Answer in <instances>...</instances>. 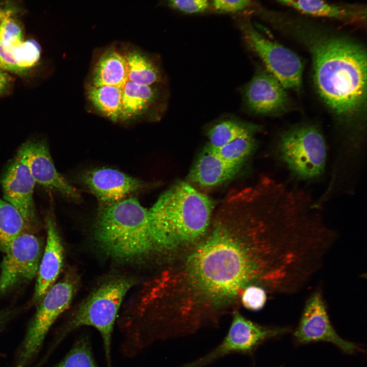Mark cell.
I'll return each instance as SVG.
<instances>
[{
    "label": "cell",
    "mask_w": 367,
    "mask_h": 367,
    "mask_svg": "<svg viewBox=\"0 0 367 367\" xmlns=\"http://www.w3.org/2000/svg\"><path fill=\"white\" fill-rule=\"evenodd\" d=\"M92 234L99 250L116 263L143 265L156 257L149 209L136 197L99 206Z\"/></svg>",
    "instance_id": "cell-3"
},
{
    "label": "cell",
    "mask_w": 367,
    "mask_h": 367,
    "mask_svg": "<svg viewBox=\"0 0 367 367\" xmlns=\"http://www.w3.org/2000/svg\"><path fill=\"white\" fill-rule=\"evenodd\" d=\"M12 77L8 73L0 69V96L10 87Z\"/></svg>",
    "instance_id": "cell-31"
},
{
    "label": "cell",
    "mask_w": 367,
    "mask_h": 367,
    "mask_svg": "<svg viewBox=\"0 0 367 367\" xmlns=\"http://www.w3.org/2000/svg\"><path fill=\"white\" fill-rule=\"evenodd\" d=\"M158 95V89L153 85L127 81L122 87L120 121L132 120L144 114L154 103Z\"/></svg>",
    "instance_id": "cell-21"
},
{
    "label": "cell",
    "mask_w": 367,
    "mask_h": 367,
    "mask_svg": "<svg viewBox=\"0 0 367 367\" xmlns=\"http://www.w3.org/2000/svg\"><path fill=\"white\" fill-rule=\"evenodd\" d=\"M173 8L187 13L204 11L208 7V0H167Z\"/></svg>",
    "instance_id": "cell-29"
},
{
    "label": "cell",
    "mask_w": 367,
    "mask_h": 367,
    "mask_svg": "<svg viewBox=\"0 0 367 367\" xmlns=\"http://www.w3.org/2000/svg\"><path fill=\"white\" fill-rule=\"evenodd\" d=\"M244 95L249 108L257 114L280 115L291 106L286 89L266 68L254 74L245 88Z\"/></svg>",
    "instance_id": "cell-15"
},
{
    "label": "cell",
    "mask_w": 367,
    "mask_h": 367,
    "mask_svg": "<svg viewBox=\"0 0 367 367\" xmlns=\"http://www.w3.org/2000/svg\"><path fill=\"white\" fill-rule=\"evenodd\" d=\"M245 40L251 50L286 89L301 90L303 65L300 58L291 49L267 39L250 23L242 27Z\"/></svg>",
    "instance_id": "cell-8"
},
{
    "label": "cell",
    "mask_w": 367,
    "mask_h": 367,
    "mask_svg": "<svg viewBox=\"0 0 367 367\" xmlns=\"http://www.w3.org/2000/svg\"><path fill=\"white\" fill-rule=\"evenodd\" d=\"M267 294V292L259 286H250L242 293L241 301L243 305L249 310H259L266 303Z\"/></svg>",
    "instance_id": "cell-28"
},
{
    "label": "cell",
    "mask_w": 367,
    "mask_h": 367,
    "mask_svg": "<svg viewBox=\"0 0 367 367\" xmlns=\"http://www.w3.org/2000/svg\"><path fill=\"white\" fill-rule=\"evenodd\" d=\"M286 328L263 326L235 312L228 332L222 342L207 354L184 367H205L232 354H249L267 339L287 332Z\"/></svg>",
    "instance_id": "cell-10"
},
{
    "label": "cell",
    "mask_w": 367,
    "mask_h": 367,
    "mask_svg": "<svg viewBox=\"0 0 367 367\" xmlns=\"http://www.w3.org/2000/svg\"><path fill=\"white\" fill-rule=\"evenodd\" d=\"M52 367H98L89 337L78 338L65 356Z\"/></svg>",
    "instance_id": "cell-27"
},
{
    "label": "cell",
    "mask_w": 367,
    "mask_h": 367,
    "mask_svg": "<svg viewBox=\"0 0 367 367\" xmlns=\"http://www.w3.org/2000/svg\"><path fill=\"white\" fill-rule=\"evenodd\" d=\"M310 15L332 18L347 23H363L366 8L363 5H335L323 0H278Z\"/></svg>",
    "instance_id": "cell-17"
},
{
    "label": "cell",
    "mask_w": 367,
    "mask_h": 367,
    "mask_svg": "<svg viewBox=\"0 0 367 367\" xmlns=\"http://www.w3.org/2000/svg\"><path fill=\"white\" fill-rule=\"evenodd\" d=\"M255 134L237 138L219 148H209L222 160L231 163L242 164L253 152L255 145Z\"/></svg>",
    "instance_id": "cell-26"
},
{
    "label": "cell",
    "mask_w": 367,
    "mask_h": 367,
    "mask_svg": "<svg viewBox=\"0 0 367 367\" xmlns=\"http://www.w3.org/2000/svg\"><path fill=\"white\" fill-rule=\"evenodd\" d=\"M2 20H0V23H1V22Z\"/></svg>",
    "instance_id": "cell-34"
},
{
    "label": "cell",
    "mask_w": 367,
    "mask_h": 367,
    "mask_svg": "<svg viewBox=\"0 0 367 367\" xmlns=\"http://www.w3.org/2000/svg\"><path fill=\"white\" fill-rule=\"evenodd\" d=\"M28 166L36 183L74 201L81 200L79 192L56 169L47 143L31 139L19 147L17 155Z\"/></svg>",
    "instance_id": "cell-12"
},
{
    "label": "cell",
    "mask_w": 367,
    "mask_h": 367,
    "mask_svg": "<svg viewBox=\"0 0 367 367\" xmlns=\"http://www.w3.org/2000/svg\"><path fill=\"white\" fill-rule=\"evenodd\" d=\"M4 199L19 213L33 232L39 228L34 201L36 182L20 158L16 156L8 164L1 178Z\"/></svg>",
    "instance_id": "cell-11"
},
{
    "label": "cell",
    "mask_w": 367,
    "mask_h": 367,
    "mask_svg": "<svg viewBox=\"0 0 367 367\" xmlns=\"http://www.w3.org/2000/svg\"><path fill=\"white\" fill-rule=\"evenodd\" d=\"M40 57V47L35 41L0 39V69L24 74L34 67Z\"/></svg>",
    "instance_id": "cell-18"
},
{
    "label": "cell",
    "mask_w": 367,
    "mask_h": 367,
    "mask_svg": "<svg viewBox=\"0 0 367 367\" xmlns=\"http://www.w3.org/2000/svg\"><path fill=\"white\" fill-rule=\"evenodd\" d=\"M10 11H3L0 9V20H3Z\"/></svg>",
    "instance_id": "cell-33"
},
{
    "label": "cell",
    "mask_w": 367,
    "mask_h": 367,
    "mask_svg": "<svg viewBox=\"0 0 367 367\" xmlns=\"http://www.w3.org/2000/svg\"><path fill=\"white\" fill-rule=\"evenodd\" d=\"M46 241L41 258L33 302L37 304L55 283L63 265L64 247L55 216L49 212L45 218Z\"/></svg>",
    "instance_id": "cell-16"
},
{
    "label": "cell",
    "mask_w": 367,
    "mask_h": 367,
    "mask_svg": "<svg viewBox=\"0 0 367 367\" xmlns=\"http://www.w3.org/2000/svg\"><path fill=\"white\" fill-rule=\"evenodd\" d=\"M200 242L156 279L171 318L189 330L255 285L280 294L288 275L285 239L268 218L244 206L226 205Z\"/></svg>",
    "instance_id": "cell-1"
},
{
    "label": "cell",
    "mask_w": 367,
    "mask_h": 367,
    "mask_svg": "<svg viewBox=\"0 0 367 367\" xmlns=\"http://www.w3.org/2000/svg\"><path fill=\"white\" fill-rule=\"evenodd\" d=\"M43 251V242L35 233H22L11 242L0 264V294L37 276Z\"/></svg>",
    "instance_id": "cell-9"
},
{
    "label": "cell",
    "mask_w": 367,
    "mask_h": 367,
    "mask_svg": "<svg viewBox=\"0 0 367 367\" xmlns=\"http://www.w3.org/2000/svg\"><path fill=\"white\" fill-rule=\"evenodd\" d=\"M128 81L142 85H153L161 80L158 66L148 57L138 50L125 55Z\"/></svg>",
    "instance_id": "cell-23"
},
{
    "label": "cell",
    "mask_w": 367,
    "mask_h": 367,
    "mask_svg": "<svg viewBox=\"0 0 367 367\" xmlns=\"http://www.w3.org/2000/svg\"><path fill=\"white\" fill-rule=\"evenodd\" d=\"M27 232L34 233L18 211L0 198V250L4 253L16 237Z\"/></svg>",
    "instance_id": "cell-24"
},
{
    "label": "cell",
    "mask_w": 367,
    "mask_h": 367,
    "mask_svg": "<svg viewBox=\"0 0 367 367\" xmlns=\"http://www.w3.org/2000/svg\"><path fill=\"white\" fill-rule=\"evenodd\" d=\"M211 199L185 182L164 192L149 208L157 256L199 240L209 225Z\"/></svg>",
    "instance_id": "cell-4"
},
{
    "label": "cell",
    "mask_w": 367,
    "mask_h": 367,
    "mask_svg": "<svg viewBox=\"0 0 367 367\" xmlns=\"http://www.w3.org/2000/svg\"><path fill=\"white\" fill-rule=\"evenodd\" d=\"M125 55L114 48L105 50L95 64L90 84L122 88L127 80Z\"/></svg>",
    "instance_id": "cell-20"
},
{
    "label": "cell",
    "mask_w": 367,
    "mask_h": 367,
    "mask_svg": "<svg viewBox=\"0 0 367 367\" xmlns=\"http://www.w3.org/2000/svg\"><path fill=\"white\" fill-rule=\"evenodd\" d=\"M214 8L222 12H235L246 8L250 0H212Z\"/></svg>",
    "instance_id": "cell-30"
},
{
    "label": "cell",
    "mask_w": 367,
    "mask_h": 367,
    "mask_svg": "<svg viewBox=\"0 0 367 367\" xmlns=\"http://www.w3.org/2000/svg\"><path fill=\"white\" fill-rule=\"evenodd\" d=\"M241 165L222 160L207 146L193 167L190 177L201 186L214 187L232 178Z\"/></svg>",
    "instance_id": "cell-19"
},
{
    "label": "cell",
    "mask_w": 367,
    "mask_h": 367,
    "mask_svg": "<svg viewBox=\"0 0 367 367\" xmlns=\"http://www.w3.org/2000/svg\"><path fill=\"white\" fill-rule=\"evenodd\" d=\"M275 152L298 179H315L324 172L326 142L320 130L313 124L298 125L283 132L277 140Z\"/></svg>",
    "instance_id": "cell-7"
},
{
    "label": "cell",
    "mask_w": 367,
    "mask_h": 367,
    "mask_svg": "<svg viewBox=\"0 0 367 367\" xmlns=\"http://www.w3.org/2000/svg\"><path fill=\"white\" fill-rule=\"evenodd\" d=\"M87 97L95 109L111 120L120 121L122 98V88L114 86L87 87Z\"/></svg>",
    "instance_id": "cell-22"
},
{
    "label": "cell",
    "mask_w": 367,
    "mask_h": 367,
    "mask_svg": "<svg viewBox=\"0 0 367 367\" xmlns=\"http://www.w3.org/2000/svg\"><path fill=\"white\" fill-rule=\"evenodd\" d=\"M126 275L109 277L98 285L79 304L69 321L59 330L47 356L70 332L84 326L99 332L103 342L107 367H112V335L117 316L127 292L136 283Z\"/></svg>",
    "instance_id": "cell-5"
},
{
    "label": "cell",
    "mask_w": 367,
    "mask_h": 367,
    "mask_svg": "<svg viewBox=\"0 0 367 367\" xmlns=\"http://www.w3.org/2000/svg\"><path fill=\"white\" fill-rule=\"evenodd\" d=\"M10 314L8 313L0 314V328L5 323L6 321L9 318Z\"/></svg>",
    "instance_id": "cell-32"
},
{
    "label": "cell",
    "mask_w": 367,
    "mask_h": 367,
    "mask_svg": "<svg viewBox=\"0 0 367 367\" xmlns=\"http://www.w3.org/2000/svg\"><path fill=\"white\" fill-rule=\"evenodd\" d=\"M79 180L96 197L99 206L119 201L147 187L143 181L110 168L85 171Z\"/></svg>",
    "instance_id": "cell-14"
},
{
    "label": "cell",
    "mask_w": 367,
    "mask_h": 367,
    "mask_svg": "<svg viewBox=\"0 0 367 367\" xmlns=\"http://www.w3.org/2000/svg\"><path fill=\"white\" fill-rule=\"evenodd\" d=\"M259 126L254 124L235 120H226L212 127L207 133L209 143L213 148H219L240 137L255 134Z\"/></svg>",
    "instance_id": "cell-25"
},
{
    "label": "cell",
    "mask_w": 367,
    "mask_h": 367,
    "mask_svg": "<svg viewBox=\"0 0 367 367\" xmlns=\"http://www.w3.org/2000/svg\"><path fill=\"white\" fill-rule=\"evenodd\" d=\"M78 285L77 274L70 269L47 291L37 304L36 311L17 350L13 367H30L51 326L69 307Z\"/></svg>",
    "instance_id": "cell-6"
},
{
    "label": "cell",
    "mask_w": 367,
    "mask_h": 367,
    "mask_svg": "<svg viewBox=\"0 0 367 367\" xmlns=\"http://www.w3.org/2000/svg\"><path fill=\"white\" fill-rule=\"evenodd\" d=\"M294 336L301 344L324 341L347 353L359 350L355 344L342 338L333 327L321 293L316 292L306 302Z\"/></svg>",
    "instance_id": "cell-13"
},
{
    "label": "cell",
    "mask_w": 367,
    "mask_h": 367,
    "mask_svg": "<svg viewBox=\"0 0 367 367\" xmlns=\"http://www.w3.org/2000/svg\"><path fill=\"white\" fill-rule=\"evenodd\" d=\"M282 27L308 51L314 86L346 129V142L361 141L366 106V50L355 39L318 25L292 21Z\"/></svg>",
    "instance_id": "cell-2"
}]
</instances>
